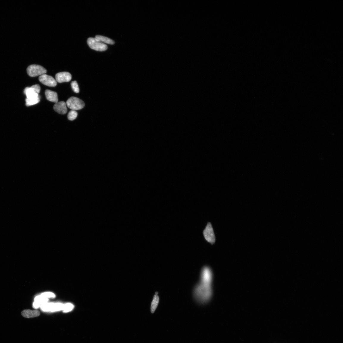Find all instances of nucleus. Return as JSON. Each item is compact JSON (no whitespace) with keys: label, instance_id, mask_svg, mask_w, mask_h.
Returning a JSON list of instances; mask_svg holds the SVG:
<instances>
[{"label":"nucleus","instance_id":"nucleus-4","mask_svg":"<svg viewBox=\"0 0 343 343\" xmlns=\"http://www.w3.org/2000/svg\"><path fill=\"white\" fill-rule=\"evenodd\" d=\"M27 72L30 76L35 77L45 74L47 71L46 69L40 65H32L27 68Z\"/></svg>","mask_w":343,"mask_h":343},{"label":"nucleus","instance_id":"nucleus-11","mask_svg":"<svg viewBox=\"0 0 343 343\" xmlns=\"http://www.w3.org/2000/svg\"><path fill=\"white\" fill-rule=\"evenodd\" d=\"M45 94L46 98L48 101L55 103L58 102V98L57 93L49 90H46Z\"/></svg>","mask_w":343,"mask_h":343},{"label":"nucleus","instance_id":"nucleus-7","mask_svg":"<svg viewBox=\"0 0 343 343\" xmlns=\"http://www.w3.org/2000/svg\"><path fill=\"white\" fill-rule=\"evenodd\" d=\"M203 235L206 240L211 244L215 242V237L212 224L208 223L203 231Z\"/></svg>","mask_w":343,"mask_h":343},{"label":"nucleus","instance_id":"nucleus-6","mask_svg":"<svg viewBox=\"0 0 343 343\" xmlns=\"http://www.w3.org/2000/svg\"><path fill=\"white\" fill-rule=\"evenodd\" d=\"M213 280V274L212 270L210 268L205 266L203 268L201 275V282L212 284Z\"/></svg>","mask_w":343,"mask_h":343},{"label":"nucleus","instance_id":"nucleus-15","mask_svg":"<svg viewBox=\"0 0 343 343\" xmlns=\"http://www.w3.org/2000/svg\"><path fill=\"white\" fill-rule=\"evenodd\" d=\"M159 302V297L157 295H154L153 300L152 302L151 311L152 313H154L156 311Z\"/></svg>","mask_w":343,"mask_h":343},{"label":"nucleus","instance_id":"nucleus-8","mask_svg":"<svg viewBox=\"0 0 343 343\" xmlns=\"http://www.w3.org/2000/svg\"><path fill=\"white\" fill-rule=\"evenodd\" d=\"M39 81L44 85L50 87H55L57 84V82L54 78L45 74L39 77Z\"/></svg>","mask_w":343,"mask_h":343},{"label":"nucleus","instance_id":"nucleus-10","mask_svg":"<svg viewBox=\"0 0 343 343\" xmlns=\"http://www.w3.org/2000/svg\"><path fill=\"white\" fill-rule=\"evenodd\" d=\"M53 108L55 111L60 114H65L68 111L66 103L63 101L56 103Z\"/></svg>","mask_w":343,"mask_h":343},{"label":"nucleus","instance_id":"nucleus-20","mask_svg":"<svg viewBox=\"0 0 343 343\" xmlns=\"http://www.w3.org/2000/svg\"><path fill=\"white\" fill-rule=\"evenodd\" d=\"M71 86L73 91L76 93L79 92V89L78 84L76 81H73L71 83Z\"/></svg>","mask_w":343,"mask_h":343},{"label":"nucleus","instance_id":"nucleus-21","mask_svg":"<svg viewBox=\"0 0 343 343\" xmlns=\"http://www.w3.org/2000/svg\"><path fill=\"white\" fill-rule=\"evenodd\" d=\"M42 297L48 298H54L55 297V295L51 292H46L42 293L41 295Z\"/></svg>","mask_w":343,"mask_h":343},{"label":"nucleus","instance_id":"nucleus-14","mask_svg":"<svg viewBox=\"0 0 343 343\" xmlns=\"http://www.w3.org/2000/svg\"><path fill=\"white\" fill-rule=\"evenodd\" d=\"M64 305L61 303H51L50 312H54L59 311L63 310Z\"/></svg>","mask_w":343,"mask_h":343},{"label":"nucleus","instance_id":"nucleus-22","mask_svg":"<svg viewBox=\"0 0 343 343\" xmlns=\"http://www.w3.org/2000/svg\"><path fill=\"white\" fill-rule=\"evenodd\" d=\"M158 292H156V293H155V294L158 295Z\"/></svg>","mask_w":343,"mask_h":343},{"label":"nucleus","instance_id":"nucleus-19","mask_svg":"<svg viewBox=\"0 0 343 343\" xmlns=\"http://www.w3.org/2000/svg\"><path fill=\"white\" fill-rule=\"evenodd\" d=\"M40 308L42 311L44 312L50 311V303H46L41 305Z\"/></svg>","mask_w":343,"mask_h":343},{"label":"nucleus","instance_id":"nucleus-18","mask_svg":"<svg viewBox=\"0 0 343 343\" xmlns=\"http://www.w3.org/2000/svg\"><path fill=\"white\" fill-rule=\"evenodd\" d=\"M74 308L73 305L71 303H67L64 305L62 311L64 313H67L71 311Z\"/></svg>","mask_w":343,"mask_h":343},{"label":"nucleus","instance_id":"nucleus-13","mask_svg":"<svg viewBox=\"0 0 343 343\" xmlns=\"http://www.w3.org/2000/svg\"><path fill=\"white\" fill-rule=\"evenodd\" d=\"M95 38L98 40L102 42L103 43H106L110 45L115 44V42L113 40L108 37L100 35L96 36Z\"/></svg>","mask_w":343,"mask_h":343},{"label":"nucleus","instance_id":"nucleus-5","mask_svg":"<svg viewBox=\"0 0 343 343\" xmlns=\"http://www.w3.org/2000/svg\"><path fill=\"white\" fill-rule=\"evenodd\" d=\"M87 43L91 49L98 51H104L107 50V45L98 40L95 37H89Z\"/></svg>","mask_w":343,"mask_h":343},{"label":"nucleus","instance_id":"nucleus-3","mask_svg":"<svg viewBox=\"0 0 343 343\" xmlns=\"http://www.w3.org/2000/svg\"><path fill=\"white\" fill-rule=\"evenodd\" d=\"M66 104L69 109L76 111L82 109L85 106V103L83 101L75 97L69 98L67 101Z\"/></svg>","mask_w":343,"mask_h":343},{"label":"nucleus","instance_id":"nucleus-1","mask_svg":"<svg viewBox=\"0 0 343 343\" xmlns=\"http://www.w3.org/2000/svg\"><path fill=\"white\" fill-rule=\"evenodd\" d=\"M213 294L212 284L200 282L197 284L194 290V297L196 301L201 304L208 303Z\"/></svg>","mask_w":343,"mask_h":343},{"label":"nucleus","instance_id":"nucleus-16","mask_svg":"<svg viewBox=\"0 0 343 343\" xmlns=\"http://www.w3.org/2000/svg\"><path fill=\"white\" fill-rule=\"evenodd\" d=\"M48 300H49L48 298L42 297L41 295L37 296L35 298V302L38 303L41 305V306L42 304L44 303H48Z\"/></svg>","mask_w":343,"mask_h":343},{"label":"nucleus","instance_id":"nucleus-2","mask_svg":"<svg viewBox=\"0 0 343 343\" xmlns=\"http://www.w3.org/2000/svg\"><path fill=\"white\" fill-rule=\"evenodd\" d=\"M40 89V87L38 84H35L30 87H27L25 88L24 93L26 97V106L35 105L40 102V97L39 94Z\"/></svg>","mask_w":343,"mask_h":343},{"label":"nucleus","instance_id":"nucleus-17","mask_svg":"<svg viewBox=\"0 0 343 343\" xmlns=\"http://www.w3.org/2000/svg\"><path fill=\"white\" fill-rule=\"evenodd\" d=\"M78 116V113L76 111L71 110L68 113V117L70 120H73L76 119Z\"/></svg>","mask_w":343,"mask_h":343},{"label":"nucleus","instance_id":"nucleus-9","mask_svg":"<svg viewBox=\"0 0 343 343\" xmlns=\"http://www.w3.org/2000/svg\"><path fill=\"white\" fill-rule=\"evenodd\" d=\"M71 74L68 72H60L55 75L56 81L59 83L68 82L71 80Z\"/></svg>","mask_w":343,"mask_h":343},{"label":"nucleus","instance_id":"nucleus-12","mask_svg":"<svg viewBox=\"0 0 343 343\" xmlns=\"http://www.w3.org/2000/svg\"><path fill=\"white\" fill-rule=\"evenodd\" d=\"M40 312L37 310H25L21 312L22 315L26 318H30L38 317Z\"/></svg>","mask_w":343,"mask_h":343}]
</instances>
